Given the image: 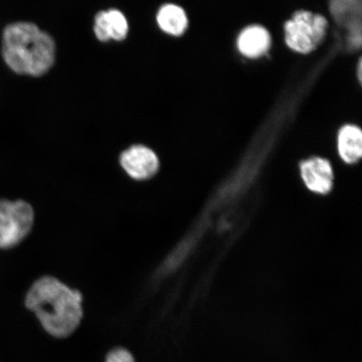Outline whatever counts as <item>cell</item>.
<instances>
[{
    "instance_id": "30bf717a",
    "label": "cell",
    "mask_w": 362,
    "mask_h": 362,
    "mask_svg": "<svg viewBox=\"0 0 362 362\" xmlns=\"http://www.w3.org/2000/svg\"><path fill=\"white\" fill-rule=\"evenodd\" d=\"M158 26L165 33L180 35L185 33L188 25V19L183 8L168 4L163 6L157 13Z\"/></svg>"
},
{
    "instance_id": "7a4b0ae2",
    "label": "cell",
    "mask_w": 362,
    "mask_h": 362,
    "mask_svg": "<svg viewBox=\"0 0 362 362\" xmlns=\"http://www.w3.org/2000/svg\"><path fill=\"white\" fill-rule=\"evenodd\" d=\"M2 53L13 71L40 76L53 66L56 45L51 36L33 23L17 22L4 31Z\"/></svg>"
},
{
    "instance_id": "ba28073f",
    "label": "cell",
    "mask_w": 362,
    "mask_h": 362,
    "mask_svg": "<svg viewBox=\"0 0 362 362\" xmlns=\"http://www.w3.org/2000/svg\"><path fill=\"white\" fill-rule=\"evenodd\" d=\"M238 45L244 56L259 57L269 49L270 36L268 31L261 26L248 27L240 35Z\"/></svg>"
},
{
    "instance_id": "5b68a950",
    "label": "cell",
    "mask_w": 362,
    "mask_h": 362,
    "mask_svg": "<svg viewBox=\"0 0 362 362\" xmlns=\"http://www.w3.org/2000/svg\"><path fill=\"white\" fill-rule=\"evenodd\" d=\"M120 165L129 177L139 181L151 179L160 168L156 153L144 146L127 148L120 156Z\"/></svg>"
},
{
    "instance_id": "52a82bcc",
    "label": "cell",
    "mask_w": 362,
    "mask_h": 362,
    "mask_svg": "<svg viewBox=\"0 0 362 362\" xmlns=\"http://www.w3.org/2000/svg\"><path fill=\"white\" fill-rule=\"evenodd\" d=\"M94 33L101 42L123 40L129 33V24L124 13L117 10L101 11L95 17Z\"/></svg>"
},
{
    "instance_id": "3957f363",
    "label": "cell",
    "mask_w": 362,
    "mask_h": 362,
    "mask_svg": "<svg viewBox=\"0 0 362 362\" xmlns=\"http://www.w3.org/2000/svg\"><path fill=\"white\" fill-rule=\"evenodd\" d=\"M33 206L24 201H0V249L21 243L33 228Z\"/></svg>"
},
{
    "instance_id": "8fae6325",
    "label": "cell",
    "mask_w": 362,
    "mask_h": 362,
    "mask_svg": "<svg viewBox=\"0 0 362 362\" xmlns=\"http://www.w3.org/2000/svg\"><path fill=\"white\" fill-rule=\"evenodd\" d=\"M105 362H134V359L129 351L117 348L108 353Z\"/></svg>"
},
{
    "instance_id": "8992f818",
    "label": "cell",
    "mask_w": 362,
    "mask_h": 362,
    "mask_svg": "<svg viewBox=\"0 0 362 362\" xmlns=\"http://www.w3.org/2000/svg\"><path fill=\"white\" fill-rule=\"evenodd\" d=\"M302 178L310 191L327 194L332 188L334 175L329 162L324 158H313L302 163Z\"/></svg>"
},
{
    "instance_id": "9c48e42d",
    "label": "cell",
    "mask_w": 362,
    "mask_h": 362,
    "mask_svg": "<svg viewBox=\"0 0 362 362\" xmlns=\"http://www.w3.org/2000/svg\"><path fill=\"white\" fill-rule=\"evenodd\" d=\"M338 149L342 160L354 164L362 156V133L356 126L347 125L339 131Z\"/></svg>"
},
{
    "instance_id": "277c9868",
    "label": "cell",
    "mask_w": 362,
    "mask_h": 362,
    "mask_svg": "<svg viewBox=\"0 0 362 362\" xmlns=\"http://www.w3.org/2000/svg\"><path fill=\"white\" fill-rule=\"evenodd\" d=\"M327 26V21L322 16L307 11L297 12L285 24V39L294 51L309 53L322 42Z\"/></svg>"
},
{
    "instance_id": "6da1fadb",
    "label": "cell",
    "mask_w": 362,
    "mask_h": 362,
    "mask_svg": "<svg viewBox=\"0 0 362 362\" xmlns=\"http://www.w3.org/2000/svg\"><path fill=\"white\" fill-rule=\"evenodd\" d=\"M25 302L42 327L57 338L71 336L83 319L81 293L51 276L36 280L27 293Z\"/></svg>"
}]
</instances>
